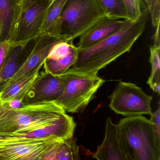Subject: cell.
Returning a JSON list of instances; mask_svg holds the SVG:
<instances>
[{
  "instance_id": "cell-1",
  "label": "cell",
  "mask_w": 160,
  "mask_h": 160,
  "mask_svg": "<svg viewBox=\"0 0 160 160\" xmlns=\"http://www.w3.org/2000/svg\"><path fill=\"white\" fill-rule=\"evenodd\" d=\"M149 17L148 8H144L137 20L126 19L117 32L103 41L87 48L78 49L77 59L71 69L89 74L97 75L100 70L130 52L136 41L144 32Z\"/></svg>"
},
{
  "instance_id": "cell-2",
  "label": "cell",
  "mask_w": 160,
  "mask_h": 160,
  "mask_svg": "<svg viewBox=\"0 0 160 160\" xmlns=\"http://www.w3.org/2000/svg\"><path fill=\"white\" fill-rule=\"evenodd\" d=\"M68 116L53 102H42L12 106L0 105V135L23 132L44 127Z\"/></svg>"
},
{
  "instance_id": "cell-3",
  "label": "cell",
  "mask_w": 160,
  "mask_h": 160,
  "mask_svg": "<svg viewBox=\"0 0 160 160\" xmlns=\"http://www.w3.org/2000/svg\"><path fill=\"white\" fill-rule=\"evenodd\" d=\"M117 126L126 160H160V138L149 119L142 115L126 117Z\"/></svg>"
},
{
  "instance_id": "cell-4",
  "label": "cell",
  "mask_w": 160,
  "mask_h": 160,
  "mask_svg": "<svg viewBox=\"0 0 160 160\" xmlns=\"http://www.w3.org/2000/svg\"><path fill=\"white\" fill-rule=\"evenodd\" d=\"M61 76L64 91L54 102L68 113H78L85 109L105 82L97 75L77 72L71 68Z\"/></svg>"
},
{
  "instance_id": "cell-5",
  "label": "cell",
  "mask_w": 160,
  "mask_h": 160,
  "mask_svg": "<svg viewBox=\"0 0 160 160\" xmlns=\"http://www.w3.org/2000/svg\"><path fill=\"white\" fill-rule=\"evenodd\" d=\"M105 17L98 0H68L61 15V35L73 42Z\"/></svg>"
},
{
  "instance_id": "cell-6",
  "label": "cell",
  "mask_w": 160,
  "mask_h": 160,
  "mask_svg": "<svg viewBox=\"0 0 160 160\" xmlns=\"http://www.w3.org/2000/svg\"><path fill=\"white\" fill-rule=\"evenodd\" d=\"M152 96L146 94L136 84L120 81L110 96L109 107L126 117L151 115Z\"/></svg>"
},
{
  "instance_id": "cell-7",
  "label": "cell",
  "mask_w": 160,
  "mask_h": 160,
  "mask_svg": "<svg viewBox=\"0 0 160 160\" xmlns=\"http://www.w3.org/2000/svg\"><path fill=\"white\" fill-rule=\"evenodd\" d=\"M54 1L39 0L23 6L15 43L27 46L38 37L46 14Z\"/></svg>"
},
{
  "instance_id": "cell-8",
  "label": "cell",
  "mask_w": 160,
  "mask_h": 160,
  "mask_svg": "<svg viewBox=\"0 0 160 160\" xmlns=\"http://www.w3.org/2000/svg\"><path fill=\"white\" fill-rule=\"evenodd\" d=\"M58 138L0 142V160H42L49 145Z\"/></svg>"
},
{
  "instance_id": "cell-9",
  "label": "cell",
  "mask_w": 160,
  "mask_h": 160,
  "mask_svg": "<svg viewBox=\"0 0 160 160\" xmlns=\"http://www.w3.org/2000/svg\"><path fill=\"white\" fill-rule=\"evenodd\" d=\"M64 89V81L61 75H54L44 71L39 73L22 100L21 105L54 102L61 96Z\"/></svg>"
},
{
  "instance_id": "cell-10",
  "label": "cell",
  "mask_w": 160,
  "mask_h": 160,
  "mask_svg": "<svg viewBox=\"0 0 160 160\" xmlns=\"http://www.w3.org/2000/svg\"><path fill=\"white\" fill-rule=\"evenodd\" d=\"M76 124L68 115L58 121L32 131L0 135V142L42 139L51 137L66 139L73 136Z\"/></svg>"
},
{
  "instance_id": "cell-11",
  "label": "cell",
  "mask_w": 160,
  "mask_h": 160,
  "mask_svg": "<svg viewBox=\"0 0 160 160\" xmlns=\"http://www.w3.org/2000/svg\"><path fill=\"white\" fill-rule=\"evenodd\" d=\"M34 46L28 58L14 75L7 82L0 87V90L5 86L14 82L22 77L30 73L39 68H42L53 46L62 41H69L63 36L59 37L39 36L35 38Z\"/></svg>"
},
{
  "instance_id": "cell-12",
  "label": "cell",
  "mask_w": 160,
  "mask_h": 160,
  "mask_svg": "<svg viewBox=\"0 0 160 160\" xmlns=\"http://www.w3.org/2000/svg\"><path fill=\"white\" fill-rule=\"evenodd\" d=\"M78 49L72 42L62 41L55 44L44 62L45 72L54 75L63 74L76 61Z\"/></svg>"
},
{
  "instance_id": "cell-13",
  "label": "cell",
  "mask_w": 160,
  "mask_h": 160,
  "mask_svg": "<svg viewBox=\"0 0 160 160\" xmlns=\"http://www.w3.org/2000/svg\"><path fill=\"white\" fill-rule=\"evenodd\" d=\"M23 0H0V41L15 42Z\"/></svg>"
},
{
  "instance_id": "cell-14",
  "label": "cell",
  "mask_w": 160,
  "mask_h": 160,
  "mask_svg": "<svg viewBox=\"0 0 160 160\" xmlns=\"http://www.w3.org/2000/svg\"><path fill=\"white\" fill-rule=\"evenodd\" d=\"M126 20L104 18L79 37L77 48H87L103 41L117 32Z\"/></svg>"
},
{
  "instance_id": "cell-15",
  "label": "cell",
  "mask_w": 160,
  "mask_h": 160,
  "mask_svg": "<svg viewBox=\"0 0 160 160\" xmlns=\"http://www.w3.org/2000/svg\"><path fill=\"white\" fill-rule=\"evenodd\" d=\"M92 157L98 160H126L120 145L117 124L110 117L107 119L104 139Z\"/></svg>"
},
{
  "instance_id": "cell-16",
  "label": "cell",
  "mask_w": 160,
  "mask_h": 160,
  "mask_svg": "<svg viewBox=\"0 0 160 160\" xmlns=\"http://www.w3.org/2000/svg\"><path fill=\"white\" fill-rule=\"evenodd\" d=\"M41 68H38L0 90V102L2 103L18 102L21 104L22 100L39 75Z\"/></svg>"
},
{
  "instance_id": "cell-17",
  "label": "cell",
  "mask_w": 160,
  "mask_h": 160,
  "mask_svg": "<svg viewBox=\"0 0 160 160\" xmlns=\"http://www.w3.org/2000/svg\"><path fill=\"white\" fill-rule=\"evenodd\" d=\"M79 148L73 136L66 139L58 138L47 149L42 160H80Z\"/></svg>"
},
{
  "instance_id": "cell-18",
  "label": "cell",
  "mask_w": 160,
  "mask_h": 160,
  "mask_svg": "<svg viewBox=\"0 0 160 160\" xmlns=\"http://www.w3.org/2000/svg\"><path fill=\"white\" fill-rule=\"evenodd\" d=\"M68 0H54L46 14L39 36L59 37L62 33L61 15Z\"/></svg>"
},
{
  "instance_id": "cell-19",
  "label": "cell",
  "mask_w": 160,
  "mask_h": 160,
  "mask_svg": "<svg viewBox=\"0 0 160 160\" xmlns=\"http://www.w3.org/2000/svg\"><path fill=\"white\" fill-rule=\"evenodd\" d=\"M26 46L19 45L13 48L3 66L0 70V87L9 80L21 66L22 63L18 62L19 56Z\"/></svg>"
},
{
  "instance_id": "cell-20",
  "label": "cell",
  "mask_w": 160,
  "mask_h": 160,
  "mask_svg": "<svg viewBox=\"0 0 160 160\" xmlns=\"http://www.w3.org/2000/svg\"><path fill=\"white\" fill-rule=\"evenodd\" d=\"M160 44L153 43L150 47L149 62L151 66V75L147 84L153 92L160 94Z\"/></svg>"
},
{
  "instance_id": "cell-21",
  "label": "cell",
  "mask_w": 160,
  "mask_h": 160,
  "mask_svg": "<svg viewBox=\"0 0 160 160\" xmlns=\"http://www.w3.org/2000/svg\"><path fill=\"white\" fill-rule=\"evenodd\" d=\"M106 16L115 19H128L129 16L122 0H98Z\"/></svg>"
},
{
  "instance_id": "cell-22",
  "label": "cell",
  "mask_w": 160,
  "mask_h": 160,
  "mask_svg": "<svg viewBox=\"0 0 160 160\" xmlns=\"http://www.w3.org/2000/svg\"><path fill=\"white\" fill-rule=\"evenodd\" d=\"M127 11L129 20L136 21L142 14V9L147 8L143 0H122Z\"/></svg>"
},
{
  "instance_id": "cell-23",
  "label": "cell",
  "mask_w": 160,
  "mask_h": 160,
  "mask_svg": "<svg viewBox=\"0 0 160 160\" xmlns=\"http://www.w3.org/2000/svg\"><path fill=\"white\" fill-rule=\"evenodd\" d=\"M153 28L160 26V0H144Z\"/></svg>"
},
{
  "instance_id": "cell-24",
  "label": "cell",
  "mask_w": 160,
  "mask_h": 160,
  "mask_svg": "<svg viewBox=\"0 0 160 160\" xmlns=\"http://www.w3.org/2000/svg\"><path fill=\"white\" fill-rule=\"evenodd\" d=\"M19 45L18 43L9 40L0 41V70L3 66L11 49Z\"/></svg>"
},
{
  "instance_id": "cell-25",
  "label": "cell",
  "mask_w": 160,
  "mask_h": 160,
  "mask_svg": "<svg viewBox=\"0 0 160 160\" xmlns=\"http://www.w3.org/2000/svg\"><path fill=\"white\" fill-rule=\"evenodd\" d=\"M150 120L154 124V131L158 138H160V107L151 115Z\"/></svg>"
},
{
  "instance_id": "cell-26",
  "label": "cell",
  "mask_w": 160,
  "mask_h": 160,
  "mask_svg": "<svg viewBox=\"0 0 160 160\" xmlns=\"http://www.w3.org/2000/svg\"><path fill=\"white\" fill-rule=\"evenodd\" d=\"M155 28V31L153 34V43L158 44H160V26L156 27Z\"/></svg>"
},
{
  "instance_id": "cell-27",
  "label": "cell",
  "mask_w": 160,
  "mask_h": 160,
  "mask_svg": "<svg viewBox=\"0 0 160 160\" xmlns=\"http://www.w3.org/2000/svg\"><path fill=\"white\" fill-rule=\"evenodd\" d=\"M38 1H39V0H23V7L25 5H28L30 3H33V2Z\"/></svg>"
},
{
  "instance_id": "cell-28",
  "label": "cell",
  "mask_w": 160,
  "mask_h": 160,
  "mask_svg": "<svg viewBox=\"0 0 160 160\" xmlns=\"http://www.w3.org/2000/svg\"><path fill=\"white\" fill-rule=\"evenodd\" d=\"M2 103L1 102H0V105Z\"/></svg>"
},
{
  "instance_id": "cell-29",
  "label": "cell",
  "mask_w": 160,
  "mask_h": 160,
  "mask_svg": "<svg viewBox=\"0 0 160 160\" xmlns=\"http://www.w3.org/2000/svg\"><path fill=\"white\" fill-rule=\"evenodd\" d=\"M143 1H144V2H145V1H144V0H143Z\"/></svg>"
}]
</instances>
